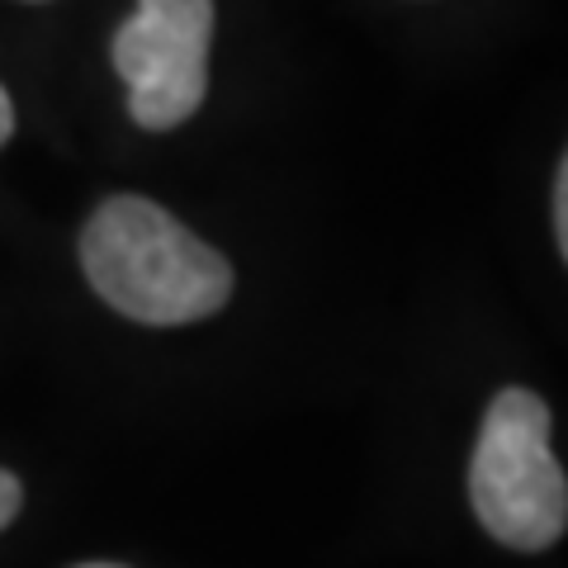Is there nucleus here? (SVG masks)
I'll use <instances>...</instances> for the list:
<instances>
[{"label":"nucleus","instance_id":"1","mask_svg":"<svg viewBox=\"0 0 568 568\" xmlns=\"http://www.w3.org/2000/svg\"><path fill=\"white\" fill-rule=\"evenodd\" d=\"M81 271L104 304L142 327L200 323L233 294V265L162 204L138 194H114L91 213Z\"/></svg>","mask_w":568,"mask_h":568},{"label":"nucleus","instance_id":"2","mask_svg":"<svg viewBox=\"0 0 568 568\" xmlns=\"http://www.w3.org/2000/svg\"><path fill=\"white\" fill-rule=\"evenodd\" d=\"M469 503L493 540L536 555L568 526V478L549 450V407L530 388H503L478 426Z\"/></svg>","mask_w":568,"mask_h":568},{"label":"nucleus","instance_id":"3","mask_svg":"<svg viewBox=\"0 0 568 568\" xmlns=\"http://www.w3.org/2000/svg\"><path fill=\"white\" fill-rule=\"evenodd\" d=\"M213 0H138L114 33V71L129 85L138 129L166 133L185 123L209 91Z\"/></svg>","mask_w":568,"mask_h":568},{"label":"nucleus","instance_id":"4","mask_svg":"<svg viewBox=\"0 0 568 568\" xmlns=\"http://www.w3.org/2000/svg\"><path fill=\"white\" fill-rule=\"evenodd\" d=\"M20 503H24V493H20V478L0 469V530H6L14 517H20Z\"/></svg>","mask_w":568,"mask_h":568},{"label":"nucleus","instance_id":"5","mask_svg":"<svg viewBox=\"0 0 568 568\" xmlns=\"http://www.w3.org/2000/svg\"><path fill=\"white\" fill-rule=\"evenodd\" d=\"M555 233H559L564 261H568V156H564V166H559V185H555Z\"/></svg>","mask_w":568,"mask_h":568},{"label":"nucleus","instance_id":"6","mask_svg":"<svg viewBox=\"0 0 568 568\" xmlns=\"http://www.w3.org/2000/svg\"><path fill=\"white\" fill-rule=\"evenodd\" d=\"M10 133H14V104L6 95V85H0V142H6Z\"/></svg>","mask_w":568,"mask_h":568},{"label":"nucleus","instance_id":"7","mask_svg":"<svg viewBox=\"0 0 568 568\" xmlns=\"http://www.w3.org/2000/svg\"><path fill=\"white\" fill-rule=\"evenodd\" d=\"M81 568H119V564H81Z\"/></svg>","mask_w":568,"mask_h":568}]
</instances>
